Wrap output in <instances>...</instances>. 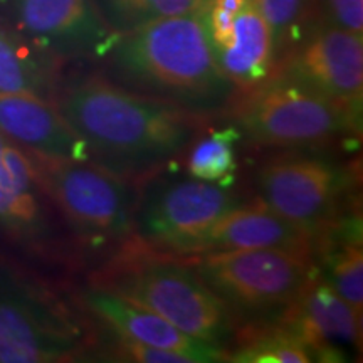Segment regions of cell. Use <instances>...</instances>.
Masks as SVG:
<instances>
[{"label": "cell", "instance_id": "cell-13", "mask_svg": "<svg viewBox=\"0 0 363 363\" xmlns=\"http://www.w3.org/2000/svg\"><path fill=\"white\" fill-rule=\"evenodd\" d=\"M43 194L29 152L0 131V233L34 251L54 240Z\"/></svg>", "mask_w": 363, "mask_h": 363}, {"label": "cell", "instance_id": "cell-15", "mask_svg": "<svg viewBox=\"0 0 363 363\" xmlns=\"http://www.w3.org/2000/svg\"><path fill=\"white\" fill-rule=\"evenodd\" d=\"M0 131L34 155L91 162L83 140L66 123L54 101L29 94H0Z\"/></svg>", "mask_w": 363, "mask_h": 363}, {"label": "cell", "instance_id": "cell-1", "mask_svg": "<svg viewBox=\"0 0 363 363\" xmlns=\"http://www.w3.org/2000/svg\"><path fill=\"white\" fill-rule=\"evenodd\" d=\"M54 103L89 160L135 184L174 165L211 128V118L131 93L103 74L69 81Z\"/></svg>", "mask_w": 363, "mask_h": 363}, {"label": "cell", "instance_id": "cell-11", "mask_svg": "<svg viewBox=\"0 0 363 363\" xmlns=\"http://www.w3.org/2000/svg\"><path fill=\"white\" fill-rule=\"evenodd\" d=\"M16 29L40 52L65 59H101L120 38L96 0H7Z\"/></svg>", "mask_w": 363, "mask_h": 363}, {"label": "cell", "instance_id": "cell-6", "mask_svg": "<svg viewBox=\"0 0 363 363\" xmlns=\"http://www.w3.org/2000/svg\"><path fill=\"white\" fill-rule=\"evenodd\" d=\"M225 115L262 147H321L360 131V110L278 78L238 94Z\"/></svg>", "mask_w": 363, "mask_h": 363}, {"label": "cell", "instance_id": "cell-18", "mask_svg": "<svg viewBox=\"0 0 363 363\" xmlns=\"http://www.w3.org/2000/svg\"><path fill=\"white\" fill-rule=\"evenodd\" d=\"M225 362L235 363H310L311 352L278 320L242 323Z\"/></svg>", "mask_w": 363, "mask_h": 363}, {"label": "cell", "instance_id": "cell-3", "mask_svg": "<svg viewBox=\"0 0 363 363\" xmlns=\"http://www.w3.org/2000/svg\"><path fill=\"white\" fill-rule=\"evenodd\" d=\"M89 284L147 308L225 355L240 328L239 318L208 288L190 256L155 251L133 238L99 262Z\"/></svg>", "mask_w": 363, "mask_h": 363}, {"label": "cell", "instance_id": "cell-21", "mask_svg": "<svg viewBox=\"0 0 363 363\" xmlns=\"http://www.w3.org/2000/svg\"><path fill=\"white\" fill-rule=\"evenodd\" d=\"M269 27L276 65L315 26L321 0H254Z\"/></svg>", "mask_w": 363, "mask_h": 363}, {"label": "cell", "instance_id": "cell-10", "mask_svg": "<svg viewBox=\"0 0 363 363\" xmlns=\"http://www.w3.org/2000/svg\"><path fill=\"white\" fill-rule=\"evenodd\" d=\"M272 78L299 84L360 110L363 96V38L316 21L305 38L276 65Z\"/></svg>", "mask_w": 363, "mask_h": 363}, {"label": "cell", "instance_id": "cell-24", "mask_svg": "<svg viewBox=\"0 0 363 363\" xmlns=\"http://www.w3.org/2000/svg\"><path fill=\"white\" fill-rule=\"evenodd\" d=\"M103 347L104 350L98 352L99 357H110L115 362H130V363H194L192 358L184 353L165 350V348L148 347V345L130 342L123 337L111 333V338L103 342L98 340V348Z\"/></svg>", "mask_w": 363, "mask_h": 363}, {"label": "cell", "instance_id": "cell-12", "mask_svg": "<svg viewBox=\"0 0 363 363\" xmlns=\"http://www.w3.org/2000/svg\"><path fill=\"white\" fill-rule=\"evenodd\" d=\"M278 321L311 352L316 362H342L362 342V315L315 271Z\"/></svg>", "mask_w": 363, "mask_h": 363}, {"label": "cell", "instance_id": "cell-8", "mask_svg": "<svg viewBox=\"0 0 363 363\" xmlns=\"http://www.w3.org/2000/svg\"><path fill=\"white\" fill-rule=\"evenodd\" d=\"M242 203V192L229 185L162 170L138 184L133 239L155 251L194 256L208 230Z\"/></svg>", "mask_w": 363, "mask_h": 363}, {"label": "cell", "instance_id": "cell-4", "mask_svg": "<svg viewBox=\"0 0 363 363\" xmlns=\"http://www.w3.org/2000/svg\"><path fill=\"white\" fill-rule=\"evenodd\" d=\"M93 318L0 262V362L52 363L98 348Z\"/></svg>", "mask_w": 363, "mask_h": 363}, {"label": "cell", "instance_id": "cell-9", "mask_svg": "<svg viewBox=\"0 0 363 363\" xmlns=\"http://www.w3.org/2000/svg\"><path fill=\"white\" fill-rule=\"evenodd\" d=\"M348 184L337 163L299 153L267 158L254 174L256 201L311 233L318 247L340 224Z\"/></svg>", "mask_w": 363, "mask_h": 363}, {"label": "cell", "instance_id": "cell-22", "mask_svg": "<svg viewBox=\"0 0 363 363\" xmlns=\"http://www.w3.org/2000/svg\"><path fill=\"white\" fill-rule=\"evenodd\" d=\"M318 252H325L328 266L326 279L345 301L362 315L363 308V251L360 234L340 239L337 242L323 240Z\"/></svg>", "mask_w": 363, "mask_h": 363}, {"label": "cell", "instance_id": "cell-25", "mask_svg": "<svg viewBox=\"0 0 363 363\" xmlns=\"http://www.w3.org/2000/svg\"><path fill=\"white\" fill-rule=\"evenodd\" d=\"M323 21L363 34V0H323Z\"/></svg>", "mask_w": 363, "mask_h": 363}, {"label": "cell", "instance_id": "cell-2", "mask_svg": "<svg viewBox=\"0 0 363 363\" xmlns=\"http://www.w3.org/2000/svg\"><path fill=\"white\" fill-rule=\"evenodd\" d=\"M101 74L121 88L195 115H225L238 98L212 52L199 9L120 34Z\"/></svg>", "mask_w": 363, "mask_h": 363}, {"label": "cell", "instance_id": "cell-14", "mask_svg": "<svg viewBox=\"0 0 363 363\" xmlns=\"http://www.w3.org/2000/svg\"><path fill=\"white\" fill-rule=\"evenodd\" d=\"M79 305L99 325L130 342L184 353L194 363L225 362V350L190 337L147 308L106 289L89 284L79 294Z\"/></svg>", "mask_w": 363, "mask_h": 363}, {"label": "cell", "instance_id": "cell-20", "mask_svg": "<svg viewBox=\"0 0 363 363\" xmlns=\"http://www.w3.org/2000/svg\"><path fill=\"white\" fill-rule=\"evenodd\" d=\"M239 138L238 130L229 126L222 131L208 128L199 136L185 153L187 174L197 180L229 185L238 172L234 145Z\"/></svg>", "mask_w": 363, "mask_h": 363}, {"label": "cell", "instance_id": "cell-5", "mask_svg": "<svg viewBox=\"0 0 363 363\" xmlns=\"http://www.w3.org/2000/svg\"><path fill=\"white\" fill-rule=\"evenodd\" d=\"M29 155L44 194L56 203L84 251L106 259L133 238L138 184L93 162Z\"/></svg>", "mask_w": 363, "mask_h": 363}, {"label": "cell", "instance_id": "cell-7", "mask_svg": "<svg viewBox=\"0 0 363 363\" xmlns=\"http://www.w3.org/2000/svg\"><path fill=\"white\" fill-rule=\"evenodd\" d=\"M190 259L240 325L278 320L318 269L315 254L288 249L212 251Z\"/></svg>", "mask_w": 363, "mask_h": 363}, {"label": "cell", "instance_id": "cell-19", "mask_svg": "<svg viewBox=\"0 0 363 363\" xmlns=\"http://www.w3.org/2000/svg\"><path fill=\"white\" fill-rule=\"evenodd\" d=\"M0 94H29L56 101L51 66L16 35L0 29Z\"/></svg>", "mask_w": 363, "mask_h": 363}, {"label": "cell", "instance_id": "cell-16", "mask_svg": "<svg viewBox=\"0 0 363 363\" xmlns=\"http://www.w3.org/2000/svg\"><path fill=\"white\" fill-rule=\"evenodd\" d=\"M239 249H288L316 256L318 239L306 229L262 206L259 201H254L242 203L222 217L208 230L195 254Z\"/></svg>", "mask_w": 363, "mask_h": 363}, {"label": "cell", "instance_id": "cell-23", "mask_svg": "<svg viewBox=\"0 0 363 363\" xmlns=\"http://www.w3.org/2000/svg\"><path fill=\"white\" fill-rule=\"evenodd\" d=\"M96 4L108 24L118 34H125L152 21L192 12L201 0H96Z\"/></svg>", "mask_w": 363, "mask_h": 363}, {"label": "cell", "instance_id": "cell-17", "mask_svg": "<svg viewBox=\"0 0 363 363\" xmlns=\"http://www.w3.org/2000/svg\"><path fill=\"white\" fill-rule=\"evenodd\" d=\"M220 71L238 89L247 93L274 76L276 61L269 27L254 0H246L224 38L211 45Z\"/></svg>", "mask_w": 363, "mask_h": 363}]
</instances>
